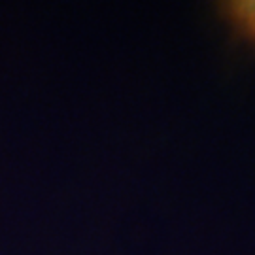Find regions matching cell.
Here are the masks:
<instances>
[{"label": "cell", "mask_w": 255, "mask_h": 255, "mask_svg": "<svg viewBox=\"0 0 255 255\" xmlns=\"http://www.w3.org/2000/svg\"><path fill=\"white\" fill-rule=\"evenodd\" d=\"M225 17L238 34L255 42V0H240V2H229L223 6Z\"/></svg>", "instance_id": "obj_1"}]
</instances>
